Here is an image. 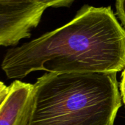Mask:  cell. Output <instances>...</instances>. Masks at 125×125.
<instances>
[{
  "label": "cell",
  "instance_id": "7a4b0ae2",
  "mask_svg": "<svg viewBox=\"0 0 125 125\" xmlns=\"http://www.w3.org/2000/svg\"><path fill=\"white\" fill-rule=\"evenodd\" d=\"M116 74H44L33 84L28 125H113L121 105Z\"/></svg>",
  "mask_w": 125,
  "mask_h": 125
},
{
  "label": "cell",
  "instance_id": "8992f818",
  "mask_svg": "<svg viewBox=\"0 0 125 125\" xmlns=\"http://www.w3.org/2000/svg\"><path fill=\"white\" fill-rule=\"evenodd\" d=\"M115 13L125 27V0H115Z\"/></svg>",
  "mask_w": 125,
  "mask_h": 125
},
{
  "label": "cell",
  "instance_id": "52a82bcc",
  "mask_svg": "<svg viewBox=\"0 0 125 125\" xmlns=\"http://www.w3.org/2000/svg\"><path fill=\"white\" fill-rule=\"evenodd\" d=\"M120 91H121V96L122 98V101L125 105V68L124 69L121 74V80L120 83Z\"/></svg>",
  "mask_w": 125,
  "mask_h": 125
},
{
  "label": "cell",
  "instance_id": "3957f363",
  "mask_svg": "<svg viewBox=\"0 0 125 125\" xmlns=\"http://www.w3.org/2000/svg\"><path fill=\"white\" fill-rule=\"evenodd\" d=\"M46 8L36 0H0V46L30 38Z\"/></svg>",
  "mask_w": 125,
  "mask_h": 125
},
{
  "label": "cell",
  "instance_id": "277c9868",
  "mask_svg": "<svg viewBox=\"0 0 125 125\" xmlns=\"http://www.w3.org/2000/svg\"><path fill=\"white\" fill-rule=\"evenodd\" d=\"M33 84L15 80L0 104V125H28L30 116Z\"/></svg>",
  "mask_w": 125,
  "mask_h": 125
},
{
  "label": "cell",
  "instance_id": "5b68a950",
  "mask_svg": "<svg viewBox=\"0 0 125 125\" xmlns=\"http://www.w3.org/2000/svg\"><path fill=\"white\" fill-rule=\"evenodd\" d=\"M47 8H62L70 6L75 0H36Z\"/></svg>",
  "mask_w": 125,
  "mask_h": 125
},
{
  "label": "cell",
  "instance_id": "ba28073f",
  "mask_svg": "<svg viewBox=\"0 0 125 125\" xmlns=\"http://www.w3.org/2000/svg\"><path fill=\"white\" fill-rule=\"evenodd\" d=\"M9 91V86H6L2 82H0V104L6 97Z\"/></svg>",
  "mask_w": 125,
  "mask_h": 125
},
{
  "label": "cell",
  "instance_id": "6da1fadb",
  "mask_svg": "<svg viewBox=\"0 0 125 125\" xmlns=\"http://www.w3.org/2000/svg\"><path fill=\"white\" fill-rule=\"evenodd\" d=\"M1 66L16 80L36 71L117 73L125 68V30L110 7L84 5L65 25L8 49Z\"/></svg>",
  "mask_w": 125,
  "mask_h": 125
}]
</instances>
